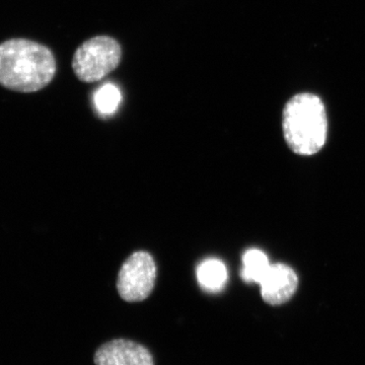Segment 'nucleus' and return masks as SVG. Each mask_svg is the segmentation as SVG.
Returning <instances> with one entry per match:
<instances>
[{"label":"nucleus","mask_w":365,"mask_h":365,"mask_svg":"<svg viewBox=\"0 0 365 365\" xmlns=\"http://www.w3.org/2000/svg\"><path fill=\"white\" fill-rule=\"evenodd\" d=\"M122 48L114 38L97 36L83 43L72 58V69L83 83L102 81L119 66Z\"/></svg>","instance_id":"3"},{"label":"nucleus","mask_w":365,"mask_h":365,"mask_svg":"<svg viewBox=\"0 0 365 365\" xmlns=\"http://www.w3.org/2000/svg\"><path fill=\"white\" fill-rule=\"evenodd\" d=\"M51 50L40 43L13 39L0 44V85L19 93L46 88L56 73Z\"/></svg>","instance_id":"1"},{"label":"nucleus","mask_w":365,"mask_h":365,"mask_svg":"<svg viewBox=\"0 0 365 365\" xmlns=\"http://www.w3.org/2000/svg\"><path fill=\"white\" fill-rule=\"evenodd\" d=\"M157 266L146 252H136L127 259L118 275L120 297L128 302H143L155 287Z\"/></svg>","instance_id":"4"},{"label":"nucleus","mask_w":365,"mask_h":365,"mask_svg":"<svg viewBox=\"0 0 365 365\" xmlns=\"http://www.w3.org/2000/svg\"><path fill=\"white\" fill-rule=\"evenodd\" d=\"M93 361L96 365H155L148 348L126 339L109 341L98 347Z\"/></svg>","instance_id":"5"},{"label":"nucleus","mask_w":365,"mask_h":365,"mask_svg":"<svg viewBox=\"0 0 365 365\" xmlns=\"http://www.w3.org/2000/svg\"><path fill=\"white\" fill-rule=\"evenodd\" d=\"M282 127L287 145L297 155L319 153L328 133L325 105L314 93L294 96L283 110Z\"/></svg>","instance_id":"2"},{"label":"nucleus","mask_w":365,"mask_h":365,"mask_svg":"<svg viewBox=\"0 0 365 365\" xmlns=\"http://www.w3.org/2000/svg\"><path fill=\"white\" fill-rule=\"evenodd\" d=\"M121 100V93L112 83L103 86L96 91L95 96H93V101H95L98 112L105 116L114 114L119 107Z\"/></svg>","instance_id":"9"},{"label":"nucleus","mask_w":365,"mask_h":365,"mask_svg":"<svg viewBox=\"0 0 365 365\" xmlns=\"http://www.w3.org/2000/svg\"><path fill=\"white\" fill-rule=\"evenodd\" d=\"M199 284L208 292H222L227 282V270L222 261L208 259L197 268Z\"/></svg>","instance_id":"7"},{"label":"nucleus","mask_w":365,"mask_h":365,"mask_svg":"<svg viewBox=\"0 0 365 365\" xmlns=\"http://www.w3.org/2000/svg\"><path fill=\"white\" fill-rule=\"evenodd\" d=\"M262 299L270 306H281L294 297L299 278L294 269L283 263L271 264L259 283Z\"/></svg>","instance_id":"6"},{"label":"nucleus","mask_w":365,"mask_h":365,"mask_svg":"<svg viewBox=\"0 0 365 365\" xmlns=\"http://www.w3.org/2000/svg\"><path fill=\"white\" fill-rule=\"evenodd\" d=\"M271 264L267 255L261 250H248L242 256V280L248 283H260Z\"/></svg>","instance_id":"8"}]
</instances>
